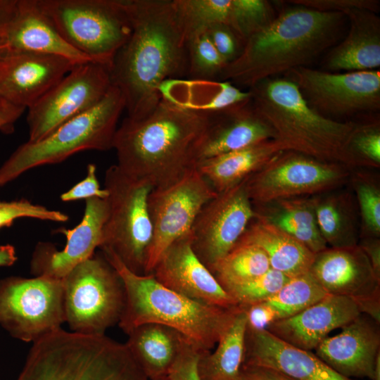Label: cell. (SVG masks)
<instances>
[{
    "mask_svg": "<svg viewBox=\"0 0 380 380\" xmlns=\"http://www.w3.org/2000/svg\"><path fill=\"white\" fill-rule=\"evenodd\" d=\"M210 113L161 99L146 116L126 117L116 130L113 148L118 167L153 189L168 186L197 166V151Z\"/></svg>",
    "mask_w": 380,
    "mask_h": 380,
    "instance_id": "7a4b0ae2",
    "label": "cell"
},
{
    "mask_svg": "<svg viewBox=\"0 0 380 380\" xmlns=\"http://www.w3.org/2000/svg\"><path fill=\"white\" fill-rule=\"evenodd\" d=\"M372 380H380V354L377 356Z\"/></svg>",
    "mask_w": 380,
    "mask_h": 380,
    "instance_id": "db71d44e",
    "label": "cell"
},
{
    "mask_svg": "<svg viewBox=\"0 0 380 380\" xmlns=\"http://www.w3.org/2000/svg\"><path fill=\"white\" fill-rule=\"evenodd\" d=\"M158 380H170L169 378H165V379H158Z\"/></svg>",
    "mask_w": 380,
    "mask_h": 380,
    "instance_id": "6f0895ef",
    "label": "cell"
},
{
    "mask_svg": "<svg viewBox=\"0 0 380 380\" xmlns=\"http://www.w3.org/2000/svg\"><path fill=\"white\" fill-rule=\"evenodd\" d=\"M239 380H295L270 367L242 365Z\"/></svg>",
    "mask_w": 380,
    "mask_h": 380,
    "instance_id": "c3c4849f",
    "label": "cell"
},
{
    "mask_svg": "<svg viewBox=\"0 0 380 380\" xmlns=\"http://www.w3.org/2000/svg\"><path fill=\"white\" fill-rule=\"evenodd\" d=\"M25 110L4 102L0 107V130L10 133L13 130V124Z\"/></svg>",
    "mask_w": 380,
    "mask_h": 380,
    "instance_id": "f907efd6",
    "label": "cell"
},
{
    "mask_svg": "<svg viewBox=\"0 0 380 380\" xmlns=\"http://www.w3.org/2000/svg\"><path fill=\"white\" fill-rule=\"evenodd\" d=\"M251 104L287 151L353 168L350 139L360 122L322 115L288 78L272 77L249 89Z\"/></svg>",
    "mask_w": 380,
    "mask_h": 380,
    "instance_id": "277c9868",
    "label": "cell"
},
{
    "mask_svg": "<svg viewBox=\"0 0 380 380\" xmlns=\"http://www.w3.org/2000/svg\"><path fill=\"white\" fill-rule=\"evenodd\" d=\"M20 218H34L40 220L64 222L69 216L60 210H51L21 198L13 201L0 200V229L10 227Z\"/></svg>",
    "mask_w": 380,
    "mask_h": 380,
    "instance_id": "b9f144b4",
    "label": "cell"
},
{
    "mask_svg": "<svg viewBox=\"0 0 380 380\" xmlns=\"http://www.w3.org/2000/svg\"><path fill=\"white\" fill-rule=\"evenodd\" d=\"M205 351L196 346H192L181 357L171 371L168 378L170 380H201L197 365L201 355Z\"/></svg>",
    "mask_w": 380,
    "mask_h": 380,
    "instance_id": "bcb514c9",
    "label": "cell"
},
{
    "mask_svg": "<svg viewBox=\"0 0 380 380\" xmlns=\"http://www.w3.org/2000/svg\"><path fill=\"white\" fill-rule=\"evenodd\" d=\"M319 232L331 248L353 246L360 237L354 202L348 193L314 196Z\"/></svg>",
    "mask_w": 380,
    "mask_h": 380,
    "instance_id": "d6a6232c",
    "label": "cell"
},
{
    "mask_svg": "<svg viewBox=\"0 0 380 380\" xmlns=\"http://www.w3.org/2000/svg\"><path fill=\"white\" fill-rule=\"evenodd\" d=\"M355 193L361 223L360 238L380 236V187L377 179L364 172L350 174L349 180Z\"/></svg>",
    "mask_w": 380,
    "mask_h": 380,
    "instance_id": "8d00e7d4",
    "label": "cell"
},
{
    "mask_svg": "<svg viewBox=\"0 0 380 380\" xmlns=\"http://www.w3.org/2000/svg\"><path fill=\"white\" fill-rule=\"evenodd\" d=\"M161 99L180 108L204 113L220 111L251 99L228 81L170 79L159 87Z\"/></svg>",
    "mask_w": 380,
    "mask_h": 380,
    "instance_id": "f1b7e54d",
    "label": "cell"
},
{
    "mask_svg": "<svg viewBox=\"0 0 380 380\" xmlns=\"http://www.w3.org/2000/svg\"><path fill=\"white\" fill-rule=\"evenodd\" d=\"M270 269L267 255L255 244L238 241L210 270L222 288L252 280Z\"/></svg>",
    "mask_w": 380,
    "mask_h": 380,
    "instance_id": "836d02e7",
    "label": "cell"
},
{
    "mask_svg": "<svg viewBox=\"0 0 380 380\" xmlns=\"http://www.w3.org/2000/svg\"><path fill=\"white\" fill-rule=\"evenodd\" d=\"M324 116L350 117L380 110V72H331L299 67L285 74Z\"/></svg>",
    "mask_w": 380,
    "mask_h": 380,
    "instance_id": "4fadbf2b",
    "label": "cell"
},
{
    "mask_svg": "<svg viewBox=\"0 0 380 380\" xmlns=\"http://www.w3.org/2000/svg\"><path fill=\"white\" fill-rule=\"evenodd\" d=\"M132 32L110 68L111 84L121 92L127 118L148 115L162 99L165 80L187 77V40L172 0H124Z\"/></svg>",
    "mask_w": 380,
    "mask_h": 380,
    "instance_id": "6da1fadb",
    "label": "cell"
},
{
    "mask_svg": "<svg viewBox=\"0 0 380 380\" xmlns=\"http://www.w3.org/2000/svg\"><path fill=\"white\" fill-rule=\"evenodd\" d=\"M273 7L266 0H232L228 25L245 40L269 24L276 16Z\"/></svg>",
    "mask_w": 380,
    "mask_h": 380,
    "instance_id": "f35d334b",
    "label": "cell"
},
{
    "mask_svg": "<svg viewBox=\"0 0 380 380\" xmlns=\"http://www.w3.org/2000/svg\"><path fill=\"white\" fill-rule=\"evenodd\" d=\"M288 2L319 11L342 13L353 8L366 9L377 13L380 5L376 0H291Z\"/></svg>",
    "mask_w": 380,
    "mask_h": 380,
    "instance_id": "f6af8a7d",
    "label": "cell"
},
{
    "mask_svg": "<svg viewBox=\"0 0 380 380\" xmlns=\"http://www.w3.org/2000/svg\"><path fill=\"white\" fill-rule=\"evenodd\" d=\"M284 151L287 150L284 144L272 139L203 160L196 168L214 190L220 193L242 182Z\"/></svg>",
    "mask_w": 380,
    "mask_h": 380,
    "instance_id": "83f0119b",
    "label": "cell"
},
{
    "mask_svg": "<svg viewBox=\"0 0 380 380\" xmlns=\"http://www.w3.org/2000/svg\"><path fill=\"white\" fill-rule=\"evenodd\" d=\"M15 3L16 0H11L8 6L0 11V45L4 28L13 13Z\"/></svg>",
    "mask_w": 380,
    "mask_h": 380,
    "instance_id": "f5cc1de1",
    "label": "cell"
},
{
    "mask_svg": "<svg viewBox=\"0 0 380 380\" xmlns=\"http://www.w3.org/2000/svg\"><path fill=\"white\" fill-rule=\"evenodd\" d=\"M108 192L102 189L96 177V167L90 163L87 167V175L84 179L75 184L60 196L63 202H70L91 198H107Z\"/></svg>",
    "mask_w": 380,
    "mask_h": 380,
    "instance_id": "ee69618b",
    "label": "cell"
},
{
    "mask_svg": "<svg viewBox=\"0 0 380 380\" xmlns=\"http://www.w3.org/2000/svg\"><path fill=\"white\" fill-rule=\"evenodd\" d=\"M186 40L217 23L228 25L232 0H172Z\"/></svg>",
    "mask_w": 380,
    "mask_h": 380,
    "instance_id": "e575fe53",
    "label": "cell"
},
{
    "mask_svg": "<svg viewBox=\"0 0 380 380\" xmlns=\"http://www.w3.org/2000/svg\"><path fill=\"white\" fill-rule=\"evenodd\" d=\"M253 208L256 216L284 231L313 253L328 247L317 225L314 196L280 199Z\"/></svg>",
    "mask_w": 380,
    "mask_h": 380,
    "instance_id": "4dcf8cb0",
    "label": "cell"
},
{
    "mask_svg": "<svg viewBox=\"0 0 380 380\" xmlns=\"http://www.w3.org/2000/svg\"><path fill=\"white\" fill-rule=\"evenodd\" d=\"M362 314L352 298L327 295L291 317L278 319L266 330L303 350H315L334 329L342 328Z\"/></svg>",
    "mask_w": 380,
    "mask_h": 380,
    "instance_id": "603a6c76",
    "label": "cell"
},
{
    "mask_svg": "<svg viewBox=\"0 0 380 380\" xmlns=\"http://www.w3.org/2000/svg\"><path fill=\"white\" fill-rule=\"evenodd\" d=\"M107 198L85 200L84 215L80 222L72 229L60 227L54 233L65 236L62 250L48 241L37 243L31 255L30 273L63 280L77 265L92 256L102 244L103 228L108 215Z\"/></svg>",
    "mask_w": 380,
    "mask_h": 380,
    "instance_id": "e0dca14e",
    "label": "cell"
},
{
    "mask_svg": "<svg viewBox=\"0 0 380 380\" xmlns=\"http://www.w3.org/2000/svg\"><path fill=\"white\" fill-rule=\"evenodd\" d=\"M151 274L165 286L201 303L226 309L239 306L195 254L191 231L163 252Z\"/></svg>",
    "mask_w": 380,
    "mask_h": 380,
    "instance_id": "ac0fdd59",
    "label": "cell"
},
{
    "mask_svg": "<svg viewBox=\"0 0 380 380\" xmlns=\"http://www.w3.org/2000/svg\"><path fill=\"white\" fill-rule=\"evenodd\" d=\"M246 329V312L241 308L217 342L216 349L201 355L197 365L201 380H239Z\"/></svg>",
    "mask_w": 380,
    "mask_h": 380,
    "instance_id": "1f68e13d",
    "label": "cell"
},
{
    "mask_svg": "<svg viewBox=\"0 0 380 380\" xmlns=\"http://www.w3.org/2000/svg\"><path fill=\"white\" fill-rule=\"evenodd\" d=\"M239 241L260 247L270 268L289 278L309 272L315 255L296 239L256 215Z\"/></svg>",
    "mask_w": 380,
    "mask_h": 380,
    "instance_id": "f546056e",
    "label": "cell"
},
{
    "mask_svg": "<svg viewBox=\"0 0 380 380\" xmlns=\"http://www.w3.org/2000/svg\"><path fill=\"white\" fill-rule=\"evenodd\" d=\"M343 13L349 22V30L325 57L326 71H365L379 68L380 18L376 13L353 8Z\"/></svg>",
    "mask_w": 380,
    "mask_h": 380,
    "instance_id": "484cf974",
    "label": "cell"
},
{
    "mask_svg": "<svg viewBox=\"0 0 380 380\" xmlns=\"http://www.w3.org/2000/svg\"><path fill=\"white\" fill-rule=\"evenodd\" d=\"M15 380H148L125 343L61 328L32 343Z\"/></svg>",
    "mask_w": 380,
    "mask_h": 380,
    "instance_id": "8992f818",
    "label": "cell"
},
{
    "mask_svg": "<svg viewBox=\"0 0 380 380\" xmlns=\"http://www.w3.org/2000/svg\"><path fill=\"white\" fill-rule=\"evenodd\" d=\"M188 79L216 80L227 63L205 32L187 40Z\"/></svg>",
    "mask_w": 380,
    "mask_h": 380,
    "instance_id": "74e56055",
    "label": "cell"
},
{
    "mask_svg": "<svg viewBox=\"0 0 380 380\" xmlns=\"http://www.w3.org/2000/svg\"><path fill=\"white\" fill-rule=\"evenodd\" d=\"M366 254L376 277L380 279V240L379 238H361L357 243Z\"/></svg>",
    "mask_w": 380,
    "mask_h": 380,
    "instance_id": "681fc988",
    "label": "cell"
},
{
    "mask_svg": "<svg viewBox=\"0 0 380 380\" xmlns=\"http://www.w3.org/2000/svg\"><path fill=\"white\" fill-rule=\"evenodd\" d=\"M217 194L197 168L168 186L152 189L148 208L153 237L144 274L152 272L161 255L172 243L190 232L203 206Z\"/></svg>",
    "mask_w": 380,
    "mask_h": 380,
    "instance_id": "9a60e30c",
    "label": "cell"
},
{
    "mask_svg": "<svg viewBox=\"0 0 380 380\" xmlns=\"http://www.w3.org/2000/svg\"><path fill=\"white\" fill-rule=\"evenodd\" d=\"M309 272L328 294L352 298L358 306L380 298V279L358 244L327 247L315 254Z\"/></svg>",
    "mask_w": 380,
    "mask_h": 380,
    "instance_id": "ffe728a7",
    "label": "cell"
},
{
    "mask_svg": "<svg viewBox=\"0 0 380 380\" xmlns=\"http://www.w3.org/2000/svg\"><path fill=\"white\" fill-rule=\"evenodd\" d=\"M127 335L125 345L148 380L168 378L181 357L196 346L179 331L160 324H141Z\"/></svg>",
    "mask_w": 380,
    "mask_h": 380,
    "instance_id": "4316f807",
    "label": "cell"
},
{
    "mask_svg": "<svg viewBox=\"0 0 380 380\" xmlns=\"http://www.w3.org/2000/svg\"><path fill=\"white\" fill-rule=\"evenodd\" d=\"M289 279L283 273L270 268L263 274L225 291L239 307L246 308L270 299Z\"/></svg>",
    "mask_w": 380,
    "mask_h": 380,
    "instance_id": "ab89813d",
    "label": "cell"
},
{
    "mask_svg": "<svg viewBox=\"0 0 380 380\" xmlns=\"http://www.w3.org/2000/svg\"><path fill=\"white\" fill-rule=\"evenodd\" d=\"M205 33L227 64L240 54L244 43L229 25L214 24L206 30Z\"/></svg>",
    "mask_w": 380,
    "mask_h": 380,
    "instance_id": "7bdbcfd3",
    "label": "cell"
},
{
    "mask_svg": "<svg viewBox=\"0 0 380 380\" xmlns=\"http://www.w3.org/2000/svg\"><path fill=\"white\" fill-rule=\"evenodd\" d=\"M10 1L11 0H0V11L8 6Z\"/></svg>",
    "mask_w": 380,
    "mask_h": 380,
    "instance_id": "11a10c76",
    "label": "cell"
},
{
    "mask_svg": "<svg viewBox=\"0 0 380 380\" xmlns=\"http://www.w3.org/2000/svg\"><path fill=\"white\" fill-rule=\"evenodd\" d=\"M8 52L53 55L77 64L92 61L65 42L37 0H16L0 45V53Z\"/></svg>",
    "mask_w": 380,
    "mask_h": 380,
    "instance_id": "7402d4cb",
    "label": "cell"
},
{
    "mask_svg": "<svg viewBox=\"0 0 380 380\" xmlns=\"http://www.w3.org/2000/svg\"><path fill=\"white\" fill-rule=\"evenodd\" d=\"M327 295L308 272L289 278L279 291L266 301L276 310L278 319H281L296 315Z\"/></svg>",
    "mask_w": 380,
    "mask_h": 380,
    "instance_id": "d590c367",
    "label": "cell"
},
{
    "mask_svg": "<svg viewBox=\"0 0 380 380\" xmlns=\"http://www.w3.org/2000/svg\"><path fill=\"white\" fill-rule=\"evenodd\" d=\"M77 63L61 56L32 52L0 53V99L29 108Z\"/></svg>",
    "mask_w": 380,
    "mask_h": 380,
    "instance_id": "d6986e66",
    "label": "cell"
},
{
    "mask_svg": "<svg viewBox=\"0 0 380 380\" xmlns=\"http://www.w3.org/2000/svg\"><path fill=\"white\" fill-rule=\"evenodd\" d=\"M341 329L338 334L326 337L319 344L315 355L343 376L372 380L380 354L379 323L361 314Z\"/></svg>",
    "mask_w": 380,
    "mask_h": 380,
    "instance_id": "44dd1931",
    "label": "cell"
},
{
    "mask_svg": "<svg viewBox=\"0 0 380 380\" xmlns=\"http://www.w3.org/2000/svg\"><path fill=\"white\" fill-rule=\"evenodd\" d=\"M346 20L342 13L299 5L284 8L245 40L239 56L225 65L219 79L250 89L279 74L308 67L338 43Z\"/></svg>",
    "mask_w": 380,
    "mask_h": 380,
    "instance_id": "3957f363",
    "label": "cell"
},
{
    "mask_svg": "<svg viewBox=\"0 0 380 380\" xmlns=\"http://www.w3.org/2000/svg\"><path fill=\"white\" fill-rule=\"evenodd\" d=\"M243 364L270 367L295 380H353L311 351L292 346L266 329H246Z\"/></svg>",
    "mask_w": 380,
    "mask_h": 380,
    "instance_id": "cb8c5ba5",
    "label": "cell"
},
{
    "mask_svg": "<svg viewBox=\"0 0 380 380\" xmlns=\"http://www.w3.org/2000/svg\"><path fill=\"white\" fill-rule=\"evenodd\" d=\"M104 186L109 210L99 248H109L130 271L144 274L153 237L148 208L153 188L125 174L117 165L106 170Z\"/></svg>",
    "mask_w": 380,
    "mask_h": 380,
    "instance_id": "30bf717a",
    "label": "cell"
},
{
    "mask_svg": "<svg viewBox=\"0 0 380 380\" xmlns=\"http://www.w3.org/2000/svg\"><path fill=\"white\" fill-rule=\"evenodd\" d=\"M64 322L63 280L18 276L0 279V325L12 337L34 343Z\"/></svg>",
    "mask_w": 380,
    "mask_h": 380,
    "instance_id": "8fae6325",
    "label": "cell"
},
{
    "mask_svg": "<svg viewBox=\"0 0 380 380\" xmlns=\"http://www.w3.org/2000/svg\"><path fill=\"white\" fill-rule=\"evenodd\" d=\"M110 68L93 61L76 65L28 108L29 141H37L96 105L111 87Z\"/></svg>",
    "mask_w": 380,
    "mask_h": 380,
    "instance_id": "5bb4252c",
    "label": "cell"
},
{
    "mask_svg": "<svg viewBox=\"0 0 380 380\" xmlns=\"http://www.w3.org/2000/svg\"><path fill=\"white\" fill-rule=\"evenodd\" d=\"M63 286L65 322L71 331L104 335L119 323L126 301L125 285L101 251L72 269Z\"/></svg>",
    "mask_w": 380,
    "mask_h": 380,
    "instance_id": "9c48e42d",
    "label": "cell"
},
{
    "mask_svg": "<svg viewBox=\"0 0 380 380\" xmlns=\"http://www.w3.org/2000/svg\"><path fill=\"white\" fill-rule=\"evenodd\" d=\"M243 309L246 315L247 328L251 329H267L270 324L278 319L276 310L267 301Z\"/></svg>",
    "mask_w": 380,
    "mask_h": 380,
    "instance_id": "7dc6e473",
    "label": "cell"
},
{
    "mask_svg": "<svg viewBox=\"0 0 380 380\" xmlns=\"http://www.w3.org/2000/svg\"><path fill=\"white\" fill-rule=\"evenodd\" d=\"M100 249L125 285L126 301L118 325L127 334L141 324H163L182 333L201 350L210 351L241 309L239 306L222 308L191 300L165 286L152 274L132 272L109 248Z\"/></svg>",
    "mask_w": 380,
    "mask_h": 380,
    "instance_id": "5b68a950",
    "label": "cell"
},
{
    "mask_svg": "<svg viewBox=\"0 0 380 380\" xmlns=\"http://www.w3.org/2000/svg\"><path fill=\"white\" fill-rule=\"evenodd\" d=\"M75 50L109 68L132 32L124 0H37Z\"/></svg>",
    "mask_w": 380,
    "mask_h": 380,
    "instance_id": "ba28073f",
    "label": "cell"
},
{
    "mask_svg": "<svg viewBox=\"0 0 380 380\" xmlns=\"http://www.w3.org/2000/svg\"><path fill=\"white\" fill-rule=\"evenodd\" d=\"M349 151L353 168H379L380 166L379 120L360 122L350 139Z\"/></svg>",
    "mask_w": 380,
    "mask_h": 380,
    "instance_id": "60d3db41",
    "label": "cell"
},
{
    "mask_svg": "<svg viewBox=\"0 0 380 380\" xmlns=\"http://www.w3.org/2000/svg\"><path fill=\"white\" fill-rule=\"evenodd\" d=\"M244 180L206 203L191 227L192 248L209 270L235 246L255 216Z\"/></svg>",
    "mask_w": 380,
    "mask_h": 380,
    "instance_id": "2e32d148",
    "label": "cell"
},
{
    "mask_svg": "<svg viewBox=\"0 0 380 380\" xmlns=\"http://www.w3.org/2000/svg\"><path fill=\"white\" fill-rule=\"evenodd\" d=\"M350 169L293 152L284 151L245 179L253 205L280 199L330 192L349 180Z\"/></svg>",
    "mask_w": 380,
    "mask_h": 380,
    "instance_id": "7c38bea8",
    "label": "cell"
},
{
    "mask_svg": "<svg viewBox=\"0 0 380 380\" xmlns=\"http://www.w3.org/2000/svg\"><path fill=\"white\" fill-rule=\"evenodd\" d=\"M124 98L111 85L94 107L68 120L37 141L21 144L0 167V186L41 165L56 164L86 150L113 148Z\"/></svg>",
    "mask_w": 380,
    "mask_h": 380,
    "instance_id": "52a82bcc",
    "label": "cell"
},
{
    "mask_svg": "<svg viewBox=\"0 0 380 380\" xmlns=\"http://www.w3.org/2000/svg\"><path fill=\"white\" fill-rule=\"evenodd\" d=\"M18 257L15 247L11 244L0 246V267H9L13 265Z\"/></svg>",
    "mask_w": 380,
    "mask_h": 380,
    "instance_id": "816d5d0a",
    "label": "cell"
},
{
    "mask_svg": "<svg viewBox=\"0 0 380 380\" xmlns=\"http://www.w3.org/2000/svg\"><path fill=\"white\" fill-rule=\"evenodd\" d=\"M272 139L273 131L255 112L250 99L210 113L209 125L197 151V165Z\"/></svg>",
    "mask_w": 380,
    "mask_h": 380,
    "instance_id": "d4e9b609",
    "label": "cell"
},
{
    "mask_svg": "<svg viewBox=\"0 0 380 380\" xmlns=\"http://www.w3.org/2000/svg\"><path fill=\"white\" fill-rule=\"evenodd\" d=\"M4 102V101L1 100L0 99V107L1 106V105L3 104V103Z\"/></svg>",
    "mask_w": 380,
    "mask_h": 380,
    "instance_id": "9f6ffc18",
    "label": "cell"
}]
</instances>
